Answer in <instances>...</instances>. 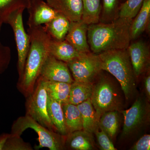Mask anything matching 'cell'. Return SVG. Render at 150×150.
Instances as JSON below:
<instances>
[{"label": "cell", "mask_w": 150, "mask_h": 150, "mask_svg": "<svg viewBox=\"0 0 150 150\" xmlns=\"http://www.w3.org/2000/svg\"><path fill=\"white\" fill-rule=\"evenodd\" d=\"M30 45L22 76L18 79L17 88L25 97L32 93L43 64L49 54L51 38L42 25L28 28Z\"/></svg>", "instance_id": "6da1fadb"}, {"label": "cell", "mask_w": 150, "mask_h": 150, "mask_svg": "<svg viewBox=\"0 0 150 150\" xmlns=\"http://www.w3.org/2000/svg\"><path fill=\"white\" fill-rule=\"evenodd\" d=\"M132 20L118 17L110 22L89 25L87 39L91 52L98 54L108 50L128 48L131 40Z\"/></svg>", "instance_id": "7a4b0ae2"}, {"label": "cell", "mask_w": 150, "mask_h": 150, "mask_svg": "<svg viewBox=\"0 0 150 150\" xmlns=\"http://www.w3.org/2000/svg\"><path fill=\"white\" fill-rule=\"evenodd\" d=\"M102 71L108 72L118 81L126 99L134 96L136 77L127 48L108 50L98 54Z\"/></svg>", "instance_id": "3957f363"}, {"label": "cell", "mask_w": 150, "mask_h": 150, "mask_svg": "<svg viewBox=\"0 0 150 150\" xmlns=\"http://www.w3.org/2000/svg\"><path fill=\"white\" fill-rule=\"evenodd\" d=\"M93 83L91 100L95 110L97 118L108 111L122 110V101L117 90L108 78L100 76Z\"/></svg>", "instance_id": "277c9868"}, {"label": "cell", "mask_w": 150, "mask_h": 150, "mask_svg": "<svg viewBox=\"0 0 150 150\" xmlns=\"http://www.w3.org/2000/svg\"><path fill=\"white\" fill-rule=\"evenodd\" d=\"M29 129L34 130L38 135L39 144L36 149L46 148L50 150L64 149L65 136L50 131L28 115L20 116L14 121L10 134L21 136L24 131Z\"/></svg>", "instance_id": "5b68a950"}, {"label": "cell", "mask_w": 150, "mask_h": 150, "mask_svg": "<svg viewBox=\"0 0 150 150\" xmlns=\"http://www.w3.org/2000/svg\"><path fill=\"white\" fill-rule=\"evenodd\" d=\"M25 98V115L50 131L57 133L48 114V96L46 80L39 76L32 93Z\"/></svg>", "instance_id": "8992f818"}, {"label": "cell", "mask_w": 150, "mask_h": 150, "mask_svg": "<svg viewBox=\"0 0 150 150\" xmlns=\"http://www.w3.org/2000/svg\"><path fill=\"white\" fill-rule=\"evenodd\" d=\"M67 64L76 81L93 83L102 71L99 56L91 51L81 53Z\"/></svg>", "instance_id": "52a82bcc"}, {"label": "cell", "mask_w": 150, "mask_h": 150, "mask_svg": "<svg viewBox=\"0 0 150 150\" xmlns=\"http://www.w3.org/2000/svg\"><path fill=\"white\" fill-rule=\"evenodd\" d=\"M25 9L21 8L13 11L4 21V23L9 25L13 30L18 52V79L23 74L30 45L29 35L25 30L23 21V13Z\"/></svg>", "instance_id": "ba28073f"}, {"label": "cell", "mask_w": 150, "mask_h": 150, "mask_svg": "<svg viewBox=\"0 0 150 150\" xmlns=\"http://www.w3.org/2000/svg\"><path fill=\"white\" fill-rule=\"evenodd\" d=\"M124 116L122 135L126 137L139 129L146 121L148 109L144 100L138 98L128 110H121Z\"/></svg>", "instance_id": "9c48e42d"}, {"label": "cell", "mask_w": 150, "mask_h": 150, "mask_svg": "<svg viewBox=\"0 0 150 150\" xmlns=\"http://www.w3.org/2000/svg\"><path fill=\"white\" fill-rule=\"evenodd\" d=\"M40 76L47 81L71 84L74 81L67 63L50 54L43 64Z\"/></svg>", "instance_id": "30bf717a"}, {"label": "cell", "mask_w": 150, "mask_h": 150, "mask_svg": "<svg viewBox=\"0 0 150 150\" xmlns=\"http://www.w3.org/2000/svg\"><path fill=\"white\" fill-rule=\"evenodd\" d=\"M127 50L137 79L149 68V49L145 42L139 40L129 44Z\"/></svg>", "instance_id": "8fae6325"}, {"label": "cell", "mask_w": 150, "mask_h": 150, "mask_svg": "<svg viewBox=\"0 0 150 150\" xmlns=\"http://www.w3.org/2000/svg\"><path fill=\"white\" fill-rule=\"evenodd\" d=\"M26 9L29 13L27 21L28 28L46 24L58 13L43 0H30L29 6Z\"/></svg>", "instance_id": "7c38bea8"}, {"label": "cell", "mask_w": 150, "mask_h": 150, "mask_svg": "<svg viewBox=\"0 0 150 150\" xmlns=\"http://www.w3.org/2000/svg\"><path fill=\"white\" fill-rule=\"evenodd\" d=\"M88 25L82 20L71 22L69 31L65 38L80 53L91 51L87 39Z\"/></svg>", "instance_id": "4fadbf2b"}, {"label": "cell", "mask_w": 150, "mask_h": 150, "mask_svg": "<svg viewBox=\"0 0 150 150\" xmlns=\"http://www.w3.org/2000/svg\"><path fill=\"white\" fill-rule=\"evenodd\" d=\"M46 3L70 22L81 20L83 13L82 0H46Z\"/></svg>", "instance_id": "5bb4252c"}, {"label": "cell", "mask_w": 150, "mask_h": 150, "mask_svg": "<svg viewBox=\"0 0 150 150\" xmlns=\"http://www.w3.org/2000/svg\"><path fill=\"white\" fill-rule=\"evenodd\" d=\"M92 134L83 130L69 133L65 136V148L74 150H92L94 149Z\"/></svg>", "instance_id": "9a60e30c"}, {"label": "cell", "mask_w": 150, "mask_h": 150, "mask_svg": "<svg viewBox=\"0 0 150 150\" xmlns=\"http://www.w3.org/2000/svg\"><path fill=\"white\" fill-rule=\"evenodd\" d=\"M150 17V0H144L142 7L132 20L130 26L131 40L138 38L149 26Z\"/></svg>", "instance_id": "2e32d148"}, {"label": "cell", "mask_w": 150, "mask_h": 150, "mask_svg": "<svg viewBox=\"0 0 150 150\" xmlns=\"http://www.w3.org/2000/svg\"><path fill=\"white\" fill-rule=\"evenodd\" d=\"M49 52L56 59L66 63L71 61L81 54L65 39L56 40L52 38L49 43Z\"/></svg>", "instance_id": "e0dca14e"}, {"label": "cell", "mask_w": 150, "mask_h": 150, "mask_svg": "<svg viewBox=\"0 0 150 150\" xmlns=\"http://www.w3.org/2000/svg\"><path fill=\"white\" fill-rule=\"evenodd\" d=\"M70 22L64 16L58 13L51 21L45 24L44 27L51 38L63 40L65 39L69 31Z\"/></svg>", "instance_id": "ac0fdd59"}, {"label": "cell", "mask_w": 150, "mask_h": 150, "mask_svg": "<svg viewBox=\"0 0 150 150\" xmlns=\"http://www.w3.org/2000/svg\"><path fill=\"white\" fill-rule=\"evenodd\" d=\"M62 108L67 134L83 130L82 118L77 105L68 103L62 105Z\"/></svg>", "instance_id": "d6986e66"}, {"label": "cell", "mask_w": 150, "mask_h": 150, "mask_svg": "<svg viewBox=\"0 0 150 150\" xmlns=\"http://www.w3.org/2000/svg\"><path fill=\"white\" fill-rule=\"evenodd\" d=\"M47 109L49 118L57 133L63 136L67 135L62 103L48 97Z\"/></svg>", "instance_id": "ffe728a7"}, {"label": "cell", "mask_w": 150, "mask_h": 150, "mask_svg": "<svg viewBox=\"0 0 150 150\" xmlns=\"http://www.w3.org/2000/svg\"><path fill=\"white\" fill-rule=\"evenodd\" d=\"M77 105L81 114L83 130L91 134L94 133L98 128V121L90 98Z\"/></svg>", "instance_id": "44dd1931"}, {"label": "cell", "mask_w": 150, "mask_h": 150, "mask_svg": "<svg viewBox=\"0 0 150 150\" xmlns=\"http://www.w3.org/2000/svg\"><path fill=\"white\" fill-rule=\"evenodd\" d=\"M93 83L74 81L70 87L69 103L78 105L91 98Z\"/></svg>", "instance_id": "7402d4cb"}, {"label": "cell", "mask_w": 150, "mask_h": 150, "mask_svg": "<svg viewBox=\"0 0 150 150\" xmlns=\"http://www.w3.org/2000/svg\"><path fill=\"white\" fill-rule=\"evenodd\" d=\"M46 81L48 97L57 100L62 105L69 103L71 84Z\"/></svg>", "instance_id": "603a6c76"}, {"label": "cell", "mask_w": 150, "mask_h": 150, "mask_svg": "<svg viewBox=\"0 0 150 150\" xmlns=\"http://www.w3.org/2000/svg\"><path fill=\"white\" fill-rule=\"evenodd\" d=\"M118 111H108L103 113L98 121V127L108 135L110 139H113L118 132L119 127Z\"/></svg>", "instance_id": "cb8c5ba5"}, {"label": "cell", "mask_w": 150, "mask_h": 150, "mask_svg": "<svg viewBox=\"0 0 150 150\" xmlns=\"http://www.w3.org/2000/svg\"><path fill=\"white\" fill-rule=\"evenodd\" d=\"M83 13L81 20L87 24L98 23L101 13V0H82Z\"/></svg>", "instance_id": "d4e9b609"}, {"label": "cell", "mask_w": 150, "mask_h": 150, "mask_svg": "<svg viewBox=\"0 0 150 150\" xmlns=\"http://www.w3.org/2000/svg\"><path fill=\"white\" fill-rule=\"evenodd\" d=\"M29 2L30 0H0V19L4 23L10 13L19 8H27Z\"/></svg>", "instance_id": "484cf974"}, {"label": "cell", "mask_w": 150, "mask_h": 150, "mask_svg": "<svg viewBox=\"0 0 150 150\" xmlns=\"http://www.w3.org/2000/svg\"><path fill=\"white\" fill-rule=\"evenodd\" d=\"M144 0H126L121 5L118 17L133 19L142 7Z\"/></svg>", "instance_id": "4316f807"}, {"label": "cell", "mask_w": 150, "mask_h": 150, "mask_svg": "<svg viewBox=\"0 0 150 150\" xmlns=\"http://www.w3.org/2000/svg\"><path fill=\"white\" fill-rule=\"evenodd\" d=\"M31 145L25 142L21 136L10 134L3 150H33Z\"/></svg>", "instance_id": "83f0119b"}, {"label": "cell", "mask_w": 150, "mask_h": 150, "mask_svg": "<svg viewBox=\"0 0 150 150\" xmlns=\"http://www.w3.org/2000/svg\"><path fill=\"white\" fill-rule=\"evenodd\" d=\"M103 19L104 23L110 22L116 18L117 0H103Z\"/></svg>", "instance_id": "f1b7e54d"}, {"label": "cell", "mask_w": 150, "mask_h": 150, "mask_svg": "<svg viewBox=\"0 0 150 150\" xmlns=\"http://www.w3.org/2000/svg\"><path fill=\"white\" fill-rule=\"evenodd\" d=\"M99 127L95 131L100 149L102 150H116L110 137Z\"/></svg>", "instance_id": "f546056e"}, {"label": "cell", "mask_w": 150, "mask_h": 150, "mask_svg": "<svg viewBox=\"0 0 150 150\" xmlns=\"http://www.w3.org/2000/svg\"><path fill=\"white\" fill-rule=\"evenodd\" d=\"M11 59V51L8 46L0 43V76L8 69Z\"/></svg>", "instance_id": "4dcf8cb0"}, {"label": "cell", "mask_w": 150, "mask_h": 150, "mask_svg": "<svg viewBox=\"0 0 150 150\" xmlns=\"http://www.w3.org/2000/svg\"><path fill=\"white\" fill-rule=\"evenodd\" d=\"M132 150H149L150 149V135H144L137 141L130 149Z\"/></svg>", "instance_id": "1f68e13d"}, {"label": "cell", "mask_w": 150, "mask_h": 150, "mask_svg": "<svg viewBox=\"0 0 150 150\" xmlns=\"http://www.w3.org/2000/svg\"><path fill=\"white\" fill-rule=\"evenodd\" d=\"M144 87L146 95L148 100L150 99V74L147 75L144 79Z\"/></svg>", "instance_id": "d6a6232c"}, {"label": "cell", "mask_w": 150, "mask_h": 150, "mask_svg": "<svg viewBox=\"0 0 150 150\" xmlns=\"http://www.w3.org/2000/svg\"><path fill=\"white\" fill-rule=\"evenodd\" d=\"M10 135V134L6 133H3L0 134V150H4L6 142Z\"/></svg>", "instance_id": "836d02e7"}, {"label": "cell", "mask_w": 150, "mask_h": 150, "mask_svg": "<svg viewBox=\"0 0 150 150\" xmlns=\"http://www.w3.org/2000/svg\"><path fill=\"white\" fill-rule=\"evenodd\" d=\"M3 23H3L2 21L0 19V31H1V28L2 25ZM0 43H1V42H0Z\"/></svg>", "instance_id": "e575fe53"}]
</instances>
